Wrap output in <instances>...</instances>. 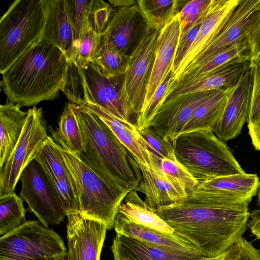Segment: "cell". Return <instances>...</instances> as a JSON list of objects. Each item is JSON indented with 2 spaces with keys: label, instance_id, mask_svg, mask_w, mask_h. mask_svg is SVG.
Here are the masks:
<instances>
[{
  "label": "cell",
  "instance_id": "6da1fadb",
  "mask_svg": "<svg viewBox=\"0 0 260 260\" xmlns=\"http://www.w3.org/2000/svg\"><path fill=\"white\" fill-rule=\"evenodd\" d=\"M183 200L153 210L206 257L218 256L242 237L250 217L249 204L234 205L196 188Z\"/></svg>",
  "mask_w": 260,
  "mask_h": 260
},
{
  "label": "cell",
  "instance_id": "7a4b0ae2",
  "mask_svg": "<svg viewBox=\"0 0 260 260\" xmlns=\"http://www.w3.org/2000/svg\"><path fill=\"white\" fill-rule=\"evenodd\" d=\"M69 62L59 48L40 40L2 74L8 101L29 107L56 98L66 83Z\"/></svg>",
  "mask_w": 260,
  "mask_h": 260
},
{
  "label": "cell",
  "instance_id": "3957f363",
  "mask_svg": "<svg viewBox=\"0 0 260 260\" xmlns=\"http://www.w3.org/2000/svg\"><path fill=\"white\" fill-rule=\"evenodd\" d=\"M75 112L83 141L80 158L112 184L129 192L135 189L142 175L133 154L94 114L76 104Z\"/></svg>",
  "mask_w": 260,
  "mask_h": 260
},
{
  "label": "cell",
  "instance_id": "277c9868",
  "mask_svg": "<svg viewBox=\"0 0 260 260\" xmlns=\"http://www.w3.org/2000/svg\"><path fill=\"white\" fill-rule=\"evenodd\" d=\"M124 75L107 77L92 62L70 61L67 81L61 90L69 100L79 99L92 103L119 120L136 125L137 113L126 93Z\"/></svg>",
  "mask_w": 260,
  "mask_h": 260
},
{
  "label": "cell",
  "instance_id": "5b68a950",
  "mask_svg": "<svg viewBox=\"0 0 260 260\" xmlns=\"http://www.w3.org/2000/svg\"><path fill=\"white\" fill-rule=\"evenodd\" d=\"M173 146L177 160L199 183L217 177L246 173L225 142L212 130L182 133Z\"/></svg>",
  "mask_w": 260,
  "mask_h": 260
},
{
  "label": "cell",
  "instance_id": "8992f818",
  "mask_svg": "<svg viewBox=\"0 0 260 260\" xmlns=\"http://www.w3.org/2000/svg\"><path fill=\"white\" fill-rule=\"evenodd\" d=\"M76 188L81 213L114 228L118 208L129 193L110 182L88 166L76 154L57 145Z\"/></svg>",
  "mask_w": 260,
  "mask_h": 260
},
{
  "label": "cell",
  "instance_id": "52a82bcc",
  "mask_svg": "<svg viewBox=\"0 0 260 260\" xmlns=\"http://www.w3.org/2000/svg\"><path fill=\"white\" fill-rule=\"evenodd\" d=\"M43 0H16L0 19V73L6 71L41 38Z\"/></svg>",
  "mask_w": 260,
  "mask_h": 260
},
{
  "label": "cell",
  "instance_id": "ba28073f",
  "mask_svg": "<svg viewBox=\"0 0 260 260\" xmlns=\"http://www.w3.org/2000/svg\"><path fill=\"white\" fill-rule=\"evenodd\" d=\"M26 221L0 238V260H50L67 252L62 238L52 229Z\"/></svg>",
  "mask_w": 260,
  "mask_h": 260
},
{
  "label": "cell",
  "instance_id": "9c48e42d",
  "mask_svg": "<svg viewBox=\"0 0 260 260\" xmlns=\"http://www.w3.org/2000/svg\"><path fill=\"white\" fill-rule=\"evenodd\" d=\"M20 197L28 210L33 213L42 225L58 224L67 216L63 204L46 171L35 158L25 168L20 175Z\"/></svg>",
  "mask_w": 260,
  "mask_h": 260
},
{
  "label": "cell",
  "instance_id": "30bf717a",
  "mask_svg": "<svg viewBox=\"0 0 260 260\" xmlns=\"http://www.w3.org/2000/svg\"><path fill=\"white\" fill-rule=\"evenodd\" d=\"M27 116L21 136L9 157L0 168V197L14 192L25 168L35 158L49 137L42 109L33 106Z\"/></svg>",
  "mask_w": 260,
  "mask_h": 260
},
{
  "label": "cell",
  "instance_id": "8fae6325",
  "mask_svg": "<svg viewBox=\"0 0 260 260\" xmlns=\"http://www.w3.org/2000/svg\"><path fill=\"white\" fill-rule=\"evenodd\" d=\"M159 31L148 27L129 56L127 69L124 75V87L137 116L144 103Z\"/></svg>",
  "mask_w": 260,
  "mask_h": 260
},
{
  "label": "cell",
  "instance_id": "7c38bea8",
  "mask_svg": "<svg viewBox=\"0 0 260 260\" xmlns=\"http://www.w3.org/2000/svg\"><path fill=\"white\" fill-rule=\"evenodd\" d=\"M68 260H100L107 228L80 212L67 215Z\"/></svg>",
  "mask_w": 260,
  "mask_h": 260
},
{
  "label": "cell",
  "instance_id": "4fadbf2b",
  "mask_svg": "<svg viewBox=\"0 0 260 260\" xmlns=\"http://www.w3.org/2000/svg\"><path fill=\"white\" fill-rule=\"evenodd\" d=\"M213 90L185 93L166 100L149 127L173 145L183 132L195 109Z\"/></svg>",
  "mask_w": 260,
  "mask_h": 260
},
{
  "label": "cell",
  "instance_id": "5bb4252c",
  "mask_svg": "<svg viewBox=\"0 0 260 260\" xmlns=\"http://www.w3.org/2000/svg\"><path fill=\"white\" fill-rule=\"evenodd\" d=\"M259 25L260 0H240L217 37L190 65L203 61L237 41L249 37Z\"/></svg>",
  "mask_w": 260,
  "mask_h": 260
},
{
  "label": "cell",
  "instance_id": "9a60e30c",
  "mask_svg": "<svg viewBox=\"0 0 260 260\" xmlns=\"http://www.w3.org/2000/svg\"><path fill=\"white\" fill-rule=\"evenodd\" d=\"M148 27L137 4L129 7L115 8L102 37L129 56Z\"/></svg>",
  "mask_w": 260,
  "mask_h": 260
},
{
  "label": "cell",
  "instance_id": "2e32d148",
  "mask_svg": "<svg viewBox=\"0 0 260 260\" xmlns=\"http://www.w3.org/2000/svg\"><path fill=\"white\" fill-rule=\"evenodd\" d=\"M253 74L250 67L240 78L213 132L224 142L237 137L247 122L251 102Z\"/></svg>",
  "mask_w": 260,
  "mask_h": 260
},
{
  "label": "cell",
  "instance_id": "e0dca14e",
  "mask_svg": "<svg viewBox=\"0 0 260 260\" xmlns=\"http://www.w3.org/2000/svg\"><path fill=\"white\" fill-rule=\"evenodd\" d=\"M240 1V0H211L204 15L197 37L177 72L171 77L170 83L194 62L215 40L232 16Z\"/></svg>",
  "mask_w": 260,
  "mask_h": 260
},
{
  "label": "cell",
  "instance_id": "ac0fdd59",
  "mask_svg": "<svg viewBox=\"0 0 260 260\" xmlns=\"http://www.w3.org/2000/svg\"><path fill=\"white\" fill-rule=\"evenodd\" d=\"M35 159L43 166L58 193L67 215L80 212L78 194L73 178L58 149L48 137Z\"/></svg>",
  "mask_w": 260,
  "mask_h": 260
},
{
  "label": "cell",
  "instance_id": "d6986e66",
  "mask_svg": "<svg viewBox=\"0 0 260 260\" xmlns=\"http://www.w3.org/2000/svg\"><path fill=\"white\" fill-rule=\"evenodd\" d=\"M248 38L237 41L203 61L188 67L169 84L165 100L174 89L198 82L228 66L250 61Z\"/></svg>",
  "mask_w": 260,
  "mask_h": 260
},
{
  "label": "cell",
  "instance_id": "ffe728a7",
  "mask_svg": "<svg viewBox=\"0 0 260 260\" xmlns=\"http://www.w3.org/2000/svg\"><path fill=\"white\" fill-rule=\"evenodd\" d=\"M111 249L113 260H205L194 251L148 244L116 233Z\"/></svg>",
  "mask_w": 260,
  "mask_h": 260
},
{
  "label": "cell",
  "instance_id": "44dd1931",
  "mask_svg": "<svg viewBox=\"0 0 260 260\" xmlns=\"http://www.w3.org/2000/svg\"><path fill=\"white\" fill-rule=\"evenodd\" d=\"M141 179L135 189L145 196V203L152 210L184 200L187 191L176 180L165 174L160 166L149 168L138 163Z\"/></svg>",
  "mask_w": 260,
  "mask_h": 260
},
{
  "label": "cell",
  "instance_id": "7402d4cb",
  "mask_svg": "<svg viewBox=\"0 0 260 260\" xmlns=\"http://www.w3.org/2000/svg\"><path fill=\"white\" fill-rule=\"evenodd\" d=\"M259 187L257 175L245 173L213 178L199 183L196 188L229 204H249Z\"/></svg>",
  "mask_w": 260,
  "mask_h": 260
},
{
  "label": "cell",
  "instance_id": "603a6c76",
  "mask_svg": "<svg viewBox=\"0 0 260 260\" xmlns=\"http://www.w3.org/2000/svg\"><path fill=\"white\" fill-rule=\"evenodd\" d=\"M45 23L40 40L59 48L69 61L76 52L75 35L67 0H43Z\"/></svg>",
  "mask_w": 260,
  "mask_h": 260
},
{
  "label": "cell",
  "instance_id": "cb8c5ba5",
  "mask_svg": "<svg viewBox=\"0 0 260 260\" xmlns=\"http://www.w3.org/2000/svg\"><path fill=\"white\" fill-rule=\"evenodd\" d=\"M180 33V21L177 14L159 31L142 109L153 96L167 72L172 69Z\"/></svg>",
  "mask_w": 260,
  "mask_h": 260
},
{
  "label": "cell",
  "instance_id": "d4e9b609",
  "mask_svg": "<svg viewBox=\"0 0 260 260\" xmlns=\"http://www.w3.org/2000/svg\"><path fill=\"white\" fill-rule=\"evenodd\" d=\"M67 1L77 51L79 42L87 30L92 29L99 34H103L113 8L103 0Z\"/></svg>",
  "mask_w": 260,
  "mask_h": 260
},
{
  "label": "cell",
  "instance_id": "484cf974",
  "mask_svg": "<svg viewBox=\"0 0 260 260\" xmlns=\"http://www.w3.org/2000/svg\"><path fill=\"white\" fill-rule=\"evenodd\" d=\"M114 229L116 233L142 242L200 253L195 244L178 234L168 235L136 224L117 212L115 217Z\"/></svg>",
  "mask_w": 260,
  "mask_h": 260
},
{
  "label": "cell",
  "instance_id": "4316f807",
  "mask_svg": "<svg viewBox=\"0 0 260 260\" xmlns=\"http://www.w3.org/2000/svg\"><path fill=\"white\" fill-rule=\"evenodd\" d=\"M21 107L8 101L0 106V168L13 150L26 122L27 112Z\"/></svg>",
  "mask_w": 260,
  "mask_h": 260
},
{
  "label": "cell",
  "instance_id": "83f0119b",
  "mask_svg": "<svg viewBox=\"0 0 260 260\" xmlns=\"http://www.w3.org/2000/svg\"><path fill=\"white\" fill-rule=\"evenodd\" d=\"M250 67V61L228 66L198 82L174 89L168 94L166 100L185 93L235 87Z\"/></svg>",
  "mask_w": 260,
  "mask_h": 260
},
{
  "label": "cell",
  "instance_id": "f1b7e54d",
  "mask_svg": "<svg viewBox=\"0 0 260 260\" xmlns=\"http://www.w3.org/2000/svg\"><path fill=\"white\" fill-rule=\"evenodd\" d=\"M235 87L213 90L211 95L195 109L182 133L200 129L213 132Z\"/></svg>",
  "mask_w": 260,
  "mask_h": 260
},
{
  "label": "cell",
  "instance_id": "f546056e",
  "mask_svg": "<svg viewBox=\"0 0 260 260\" xmlns=\"http://www.w3.org/2000/svg\"><path fill=\"white\" fill-rule=\"evenodd\" d=\"M117 213L136 224L168 235L178 234L145 203L135 189L124 198Z\"/></svg>",
  "mask_w": 260,
  "mask_h": 260
},
{
  "label": "cell",
  "instance_id": "4dcf8cb0",
  "mask_svg": "<svg viewBox=\"0 0 260 260\" xmlns=\"http://www.w3.org/2000/svg\"><path fill=\"white\" fill-rule=\"evenodd\" d=\"M51 138L62 148L80 155L83 149L81 129L75 112V104L67 103L58 122V127L51 132Z\"/></svg>",
  "mask_w": 260,
  "mask_h": 260
},
{
  "label": "cell",
  "instance_id": "1f68e13d",
  "mask_svg": "<svg viewBox=\"0 0 260 260\" xmlns=\"http://www.w3.org/2000/svg\"><path fill=\"white\" fill-rule=\"evenodd\" d=\"M188 1L139 0L137 4L149 27L163 28L179 13Z\"/></svg>",
  "mask_w": 260,
  "mask_h": 260
},
{
  "label": "cell",
  "instance_id": "d6a6232c",
  "mask_svg": "<svg viewBox=\"0 0 260 260\" xmlns=\"http://www.w3.org/2000/svg\"><path fill=\"white\" fill-rule=\"evenodd\" d=\"M129 59L128 55L105 41L101 35L100 45L91 62L98 67L104 76L109 78L124 75Z\"/></svg>",
  "mask_w": 260,
  "mask_h": 260
},
{
  "label": "cell",
  "instance_id": "836d02e7",
  "mask_svg": "<svg viewBox=\"0 0 260 260\" xmlns=\"http://www.w3.org/2000/svg\"><path fill=\"white\" fill-rule=\"evenodd\" d=\"M25 213L23 199L15 192L0 197L1 237L23 224Z\"/></svg>",
  "mask_w": 260,
  "mask_h": 260
},
{
  "label": "cell",
  "instance_id": "e575fe53",
  "mask_svg": "<svg viewBox=\"0 0 260 260\" xmlns=\"http://www.w3.org/2000/svg\"><path fill=\"white\" fill-rule=\"evenodd\" d=\"M172 74L171 69L167 72L153 96L137 116L136 125L138 131L144 129L150 126L155 115L165 101V95L171 81Z\"/></svg>",
  "mask_w": 260,
  "mask_h": 260
},
{
  "label": "cell",
  "instance_id": "d590c367",
  "mask_svg": "<svg viewBox=\"0 0 260 260\" xmlns=\"http://www.w3.org/2000/svg\"><path fill=\"white\" fill-rule=\"evenodd\" d=\"M160 170L178 182L187 192L194 189L198 181L177 159L164 158L159 161Z\"/></svg>",
  "mask_w": 260,
  "mask_h": 260
},
{
  "label": "cell",
  "instance_id": "8d00e7d4",
  "mask_svg": "<svg viewBox=\"0 0 260 260\" xmlns=\"http://www.w3.org/2000/svg\"><path fill=\"white\" fill-rule=\"evenodd\" d=\"M211 0H192L188 2L178 13L181 32L191 27L205 14Z\"/></svg>",
  "mask_w": 260,
  "mask_h": 260
},
{
  "label": "cell",
  "instance_id": "74e56055",
  "mask_svg": "<svg viewBox=\"0 0 260 260\" xmlns=\"http://www.w3.org/2000/svg\"><path fill=\"white\" fill-rule=\"evenodd\" d=\"M139 132L147 142L151 152L159 162L164 158L176 159L173 145L150 127Z\"/></svg>",
  "mask_w": 260,
  "mask_h": 260
},
{
  "label": "cell",
  "instance_id": "f35d334b",
  "mask_svg": "<svg viewBox=\"0 0 260 260\" xmlns=\"http://www.w3.org/2000/svg\"><path fill=\"white\" fill-rule=\"evenodd\" d=\"M101 35L92 29L87 30L80 40L74 59L71 61L78 64L91 62L100 45Z\"/></svg>",
  "mask_w": 260,
  "mask_h": 260
},
{
  "label": "cell",
  "instance_id": "ab89813d",
  "mask_svg": "<svg viewBox=\"0 0 260 260\" xmlns=\"http://www.w3.org/2000/svg\"><path fill=\"white\" fill-rule=\"evenodd\" d=\"M204 16L191 27L180 33L172 67V77L177 72L188 51L195 40L201 27Z\"/></svg>",
  "mask_w": 260,
  "mask_h": 260
},
{
  "label": "cell",
  "instance_id": "60d3db41",
  "mask_svg": "<svg viewBox=\"0 0 260 260\" xmlns=\"http://www.w3.org/2000/svg\"><path fill=\"white\" fill-rule=\"evenodd\" d=\"M253 80L251 102L247 126L253 124L260 115V53L250 60Z\"/></svg>",
  "mask_w": 260,
  "mask_h": 260
},
{
  "label": "cell",
  "instance_id": "b9f144b4",
  "mask_svg": "<svg viewBox=\"0 0 260 260\" xmlns=\"http://www.w3.org/2000/svg\"><path fill=\"white\" fill-rule=\"evenodd\" d=\"M247 228L256 239L260 240V209L254 210L250 214Z\"/></svg>",
  "mask_w": 260,
  "mask_h": 260
},
{
  "label": "cell",
  "instance_id": "7bdbcfd3",
  "mask_svg": "<svg viewBox=\"0 0 260 260\" xmlns=\"http://www.w3.org/2000/svg\"><path fill=\"white\" fill-rule=\"evenodd\" d=\"M247 127L253 147L260 151V115L253 124Z\"/></svg>",
  "mask_w": 260,
  "mask_h": 260
},
{
  "label": "cell",
  "instance_id": "ee69618b",
  "mask_svg": "<svg viewBox=\"0 0 260 260\" xmlns=\"http://www.w3.org/2000/svg\"><path fill=\"white\" fill-rule=\"evenodd\" d=\"M248 39L251 60L260 53V25Z\"/></svg>",
  "mask_w": 260,
  "mask_h": 260
},
{
  "label": "cell",
  "instance_id": "f6af8a7d",
  "mask_svg": "<svg viewBox=\"0 0 260 260\" xmlns=\"http://www.w3.org/2000/svg\"><path fill=\"white\" fill-rule=\"evenodd\" d=\"M109 4L115 8L129 7L137 4L134 0H109Z\"/></svg>",
  "mask_w": 260,
  "mask_h": 260
},
{
  "label": "cell",
  "instance_id": "bcb514c9",
  "mask_svg": "<svg viewBox=\"0 0 260 260\" xmlns=\"http://www.w3.org/2000/svg\"><path fill=\"white\" fill-rule=\"evenodd\" d=\"M50 260H68L67 252L62 255L57 256Z\"/></svg>",
  "mask_w": 260,
  "mask_h": 260
},
{
  "label": "cell",
  "instance_id": "7dc6e473",
  "mask_svg": "<svg viewBox=\"0 0 260 260\" xmlns=\"http://www.w3.org/2000/svg\"><path fill=\"white\" fill-rule=\"evenodd\" d=\"M257 205L260 206V187L257 192Z\"/></svg>",
  "mask_w": 260,
  "mask_h": 260
}]
</instances>
